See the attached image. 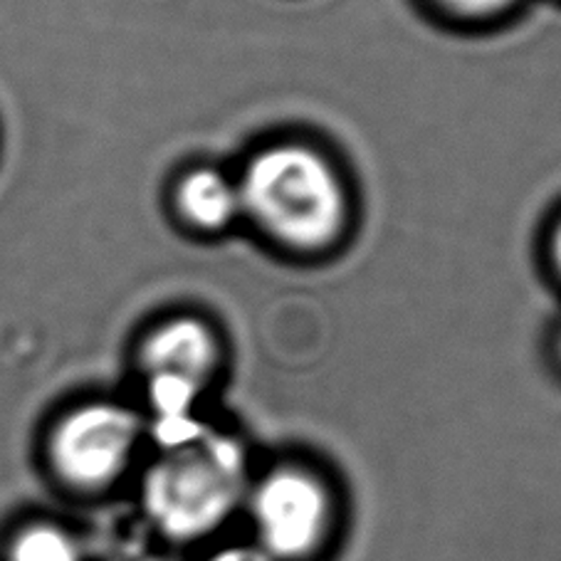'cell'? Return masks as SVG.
Listing matches in <instances>:
<instances>
[{"mask_svg": "<svg viewBox=\"0 0 561 561\" xmlns=\"http://www.w3.org/2000/svg\"><path fill=\"white\" fill-rule=\"evenodd\" d=\"M245 458L230 438L173 448L144 480V510L163 537L201 539L230 517L243 495Z\"/></svg>", "mask_w": 561, "mask_h": 561, "instance_id": "cell-1", "label": "cell"}, {"mask_svg": "<svg viewBox=\"0 0 561 561\" xmlns=\"http://www.w3.org/2000/svg\"><path fill=\"white\" fill-rule=\"evenodd\" d=\"M240 201L270 233L297 248L334 240L344 222V191L317 153L299 147L270 149L250 163Z\"/></svg>", "mask_w": 561, "mask_h": 561, "instance_id": "cell-2", "label": "cell"}, {"mask_svg": "<svg viewBox=\"0 0 561 561\" xmlns=\"http://www.w3.org/2000/svg\"><path fill=\"white\" fill-rule=\"evenodd\" d=\"M260 549L275 561H302L324 545L332 525L327 488L305 470L270 472L253 492Z\"/></svg>", "mask_w": 561, "mask_h": 561, "instance_id": "cell-3", "label": "cell"}, {"mask_svg": "<svg viewBox=\"0 0 561 561\" xmlns=\"http://www.w3.org/2000/svg\"><path fill=\"white\" fill-rule=\"evenodd\" d=\"M139 438L137 415L94 403L67 415L55 431L53 460L75 488H102L122 476Z\"/></svg>", "mask_w": 561, "mask_h": 561, "instance_id": "cell-4", "label": "cell"}, {"mask_svg": "<svg viewBox=\"0 0 561 561\" xmlns=\"http://www.w3.org/2000/svg\"><path fill=\"white\" fill-rule=\"evenodd\" d=\"M144 362L151 374H176L201 383L216 362V344L206 327L179 319L151 336Z\"/></svg>", "mask_w": 561, "mask_h": 561, "instance_id": "cell-5", "label": "cell"}, {"mask_svg": "<svg viewBox=\"0 0 561 561\" xmlns=\"http://www.w3.org/2000/svg\"><path fill=\"white\" fill-rule=\"evenodd\" d=\"M181 208L201 228H222L243 208L240 188L218 171H196L183 181Z\"/></svg>", "mask_w": 561, "mask_h": 561, "instance_id": "cell-6", "label": "cell"}, {"mask_svg": "<svg viewBox=\"0 0 561 561\" xmlns=\"http://www.w3.org/2000/svg\"><path fill=\"white\" fill-rule=\"evenodd\" d=\"M13 561H80V549L60 527L35 525L15 539Z\"/></svg>", "mask_w": 561, "mask_h": 561, "instance_id": "cell-7", "label": "cell"}, {"mask_svg": "<svg viewBox=\"0 0 561 561\" xmlns=\"http://www.w3.org/2000/svg\"><path fill=\"white\" fill-rule=\"evenodd\" d=\"M201 383L176 374H153L151 401L159 415H188L196 403Z\"/></svg>", "mask_w": 561, "mask_h": 561, "instance_id": "cell-8", "label": "cell"}, {"mask_svg": "<svg viewBox=\"0 0 561 561\" xmlns=\"http://www.w3.org/2000/svg\"><path fill=\"white\" fill-rule=\"evenodd\" d=\"M206 561H275L260 547H226L210 554Z\"/></svg>", "mask_w": 561, "mask_h": 561, "instance_id": "cell-9", "label": "cell"}, {"mask_svg": "<svg viewBox=\"0 0 561 561\" xmlns=\"http://www.w3.org/2000/svg\"><path fill=\"white\" fill-rule=\"evenodd\" d=\"M445 5L456 8L460 13H470V15H482V13H495L500 8L510 5L512 0H443Z\"/></svg>", "mask_w": 561, "mask_h": 561, "instance_id": "cell-10", "label": "cell"}, {"mask_svg": "<svg viewBox=\"0 0 561 561\" xmlns=\"http://www.w3.org/2000/svg\"><path fill=\"white\" fill-rule=\"evenodd\" d=\"M557 260H559V265H561V230H559V236H557Z\"/></svg>", "mask_w": 561, "mask_h": 561, "instance_id": "cell-11", "label": "cell"}]
</instances>
